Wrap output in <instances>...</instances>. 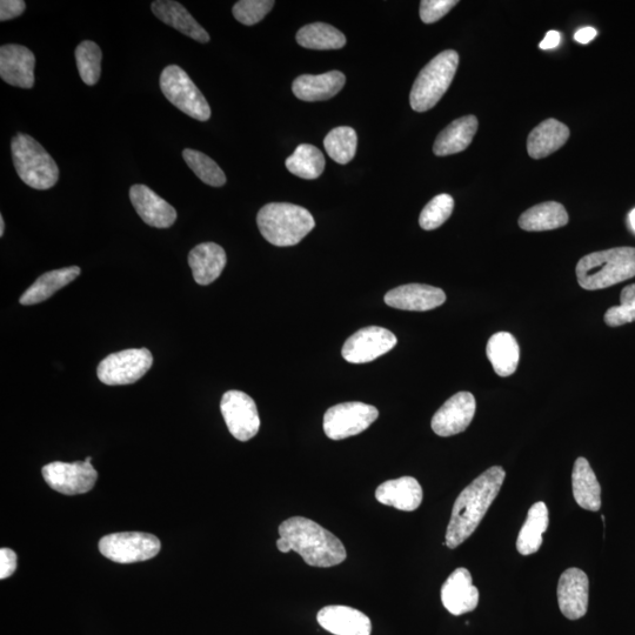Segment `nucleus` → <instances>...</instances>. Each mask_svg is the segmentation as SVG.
<instances>
[{
	"label": "nucleus",
	"mask_w": 635,
	"mask_h": 635,
	"mask_svg": "<svg viewBox=\"0 0 635 635\" xmlns=\"http://www.w3.org/2000/svg\"><path fill=\"white\" fill-rule=\"evenodd\" d=\"M257 224L267 242L279 247L299 244L316 226L304 207L287 203L265 205L258 213Z\"/></svg>",
	"instance_id": "4"
},
{
	"label": "nucleus",
	"mask_w": 635,
	"mask_h": 635,
	"mask_svg": "<svg viewBox=\"0 0 635 635\" xmlns=\"http://www.w3.org/2000/svg\"><path fill=\"white\" fill-rule=\"evenodd\" d=\"M397 345V337L383 327L369 326L352 334L343 346V358L351 364H366L384 356Z\"/></svg>",
	"instance_id": "13"
},
{
	"label": "nucleus",
	"mask_w": 635,
	"mask_h": 635,
	"mask_svg": "<svg viewBox=\"0 0 635 635\" xmlns=\"http://www.w3.org/2000/svg\"><path fill=\"white\" fill-rule=\"evenodd\" d=\"M446 302V294L438 287L424 284H409L391 290L385 303L393 309L404 311H430Z\"/></svg>",
	"instance_id": "19"
},
{
	"label": "nucleus",
	"mask_w": 635,
	"mask_h": 635,
	"mask_svg": "<svg viewBox=\"0 0 635 635\" xmlns=\"http://www.w3.org/2000/svg\"><path fill=\"white\" fill-rule=\"evenodd\" d=\"M635 322V284L626 286L620 294V305L605 313V323L617 327Z\"/></svg>",
	"instance_id": "38"
},
{
	"label": "nucleus",
	"mask_w": 635,
	"mask_h": 635,
	"mask_svg": "<svg viewBox=\"0 0 635 635\" xmlns=\"http://www.w3.org/2000/svg\"><path fill=\"white\" fill-rule=\"evenodd\" d=\"M297 42L310 50H339L346 45V37L343 32L329 24L313 23L298 31Z\"/></svg>",
	"instance_id": "32"
},
{
	"label": "nucleus",
	"mask_w": 635,
	"mask_h": 635,
	"mask_svg": "<svg viewBox=\"0 0 635 635\" xmlns=\"http://www.w3.org/2000/svg\"><path fill=\"white\" fill-rule=\"evenodd\" d=\"M379 417L377 407L352 401L338 404L327 410L324 416V432L332 440H343L357 436Z\"/></svg>",
	"instance_id": "10"
},
{
	"label": "nucleus",
	"mask_w": 635,
	"mask_h": 635,
	"mask_svg": "<svg viewBox=\"0 0 635 635\" xmlns=\"http://www.w3.org/2000/svg\"><path fill=\"white\" fill-rule=\"evenodd\" d=\"M486 353L499 377H510L517 371L520 350L516 338L511 333L493 334L487 343Z\"/></svg>",
	"instance_id": "29"
},
{
	"label": "nucleus",
	"mask_w": 635,
	"mask_h": 635,
	"mask_svg": "<svg viewBox=\"0 0 635 635\" xmlns=\"http://www.w3.org/2000/svg\"><path fill=\"white\" fill-rule=\"evenodd\" d=\"M505 477L503 467L493 466L480 474L459 494L446 532L445 545L451 550L463 544L477 530L493 501L498 497Z\"/></svg>",
	"instance_id": "1"
},
{
	"label": "nucleus",
	"mask_w": 635,
	"mask_h": 635,
	"mask_svg": "<svg viewBox=\"0 0 635 635\" xmlns=\"http://www.w3.org/2000/svg\"><path fill=\"white\" fill-rule=\"evenodd\" d=\"M273 0H240L233 6V16L247 26H252L263 20L273 9Z\"/></svg>",
	"instance_id": "39"
},
{
	"label": "nucleus",
	"mask_w": 635,
	"mask_h": 635,
	"mask_svg": "<svg viewBox=\"0 0 635 635\" xmlns=\"http://www.w3.org/2000/svg\"><path fill=\"white\" fill-rule=\"evenodd\" d=\"M5 232V222L3 216H0V237L4 236Z\"/></svg>",
	"instance_id": "45"
},
{
	"label": "nucleus",
	"mask_w": 635,
	"mask_h": 635,
	"mask_svg": "<svg viewBox=\"0 0 635 635\" xmlns=\"http://www.w3.org/2000/svg\"><path fill=\"white\" fill-rule=\"evenodd\" d=\"M130 199L143 222L157 229H169L177 220V211L149 186L137 184L130 189Z\"/></svg>",
	"instance_id": "17"
},
{
	"label": "nucleus",
	"mask_w": 635,
	"mask_h": 635,
	"mask_svg": "<svg viewBox=\"0 0 635 635\" xmlns=\"http://www.w3.org/2000/svg\"><path fill=\"white\" fill-rule=\"evenodd\" d=\"M456 5L457 0H423L420 3V18L425 24L436 23Z\"/></svg>",
	"instance_id": "40"
},
{
	"label": "nucleus",
	"mask_w": 635,
	"mask_h": 635,
	"mask_svg": "<svg viewBox=\"0 0 635 635\" xmlns=\"http://www.w3.org/2000/svg\"><path fill=\"white\" fill-rule=\"evenodd\" d=\"M568 138H570V129L565 124L554 118L547 119L533 129L528 136V155L533 159L546 158L561 149Z\"/></svg>",
	"instance_id": "25"
},
{
	"label": "nucleus",
	"mask_w": 635,
	"mask_h": 635,
	"mask_svg": "<svg viewBox=\"0 0 635 635\" xmlns=\"http://www.w3.org/2000/svg\"><path fill=\"white\" fill-rule=\"evenodd\" d=\"M476 398L470 392H459L440 407L432 418V430L440 437L464 432L476 414Z\"/></svg>",
	"instance_id": "14"
},
{
	"label": "nucleus",
	"mask_w": 635,
	"mask_h": 635,
	"mask_svg": "<svg viewBox=\"0 0 635 635\" xmlns=\"http://www.w3.org/2000/svg\"><path fill=\"white\" fill-rule=\"evenodd\" d=\"M12 159L24 184L36 190H49L59 179V169L49 152L36 139L24 133L13 137Z\"/></svg>",
	"instance_id": "5"
},
{
	"label": "nucleus",
	"mask_w": 635,
	"mask_h": 635,
	"mask_svg": "<svg viewBox=\"0 0 635 635\" xmlns=\"http://www.w3.org/2000/svg\"><path fill=\"white\" fill-rule=\"evenodd\" d=\"M459 55L446 50L434 57L420 71L413 84L410 95L411 108L417 112H426L434 108L449 90L458 70Z\"/></svg>",
	"instance_id": "6"
},
{
	"label": "nucleus",
	"mask_w": 635,
	"mask_h": 635,
	"mask_svg": "<svg viewBox=\"0 0 635 635\" xmlns=\"http://www.w3.org/2000/svg\"><path fill=\"white\" fill-rule=\"evenodd\" d=\"M596 37L597 30L590 28V26H588V28L579 30L576 35H574V39H576L577 42L580 44H588L592 42V40Z\"/></svg>",
	"instance_id": "44"
},
{
	"label": "nucleus",
	"mask_w": 635,
	"mask_h": 635,
	"mask_svg": "<svg viewBox=\"0 0 635 635\" xmlns=\"http://www.w3.org/2000/svg\"><path fill=\"white\" fill-rule=\"evenodd\" d=\"M573 496L584 510L597 512L601 507V486L585 458H578L572 473Z\"/></svg>",
	"instance_id": "28"
},
{
	"label": "nucleus",
	"mask_w": 635,
	"mask_h": 635,
	"mask_svg": "<svg viewBox=\"0 0 635 635\" xmlns=\"http://www.w3.org/2000/svg\"><path fill=\"white\" fill-rule=\"evenodd\" d=\"M441 601L453 616L476 610L479 604V590L472 583V576L466 568H457L441 587Z\"/></svg>",
	"instance_id": "18"
},
{
	"label": "nucleus",
	"mask_w": 635,
	"mask_h": 635,
	"mask_svg": "<svg viewBox=\"0 0 635 635\" xmlns=\"http://www.w3.org/2000/svg\"><path fill=\"white\" fill-rule=\"evenodd\" d=\"M478 125V119L474 116H465L454 120L439 133L433 145L434 155L446 157L465 151L476 136Z\"/></svg>",
	"instance_id": "26"
},
{
	"label": "nucleus",
	"mask_w": 635,
	"mask_h": 635,
	"mask_svg": "<svg viewBox=\"0 0 635 635\" xmlns=\"http://www.w3.org/2000/svg\"><path fill=\"white\" fill-rule=\"evenodd\" d=\"M568 223L565 207L557 202L541 203L531 207L519 218V226L528 232L560 229Z\"/></svg>",
	"instance_id": "30"
},
{
	"label": "nucleus",
	"mask_w": 635,
	"mask_h": 635,
	"mask_svg": "<svg viewBox=\"0 0 635 635\" xmlns=\"http://www.w3.org/2000/svg\"><path fill=\"white\" fill-rule=\"evenodd\" d=\"M561 40L560 33L557 31L547 32V35L543 42L540 43L539 48L541 50H551L557 48Z\"/></svg>",
	"instance_id": "43"
},
{
	"label": "nucleus",
	"mask_w": 635,
	"mask_h": 635,
	"mask_svg": "<svg viewBox=\"0 0 635 635\" xmlns=\"http://www.w3.org/2000/svg\"><path fill=\"white\" fill-rule=\"evenodd\" d=\"M227 262L222 246L216 243H203L189 254V264L193 278L199 285H210L223 273Z\"/></svg>",
	"instance_id": "23"
},
{
	"label": "nucleus",
	"mask_w": 635,
	"mask_h": 635,
	"mask_svg": "<svg viewBox=\"0 0 635 635\" xmlns=\"http://www.w3.org/2000/svg\"><path fill=\"white\" fill-rule=\"evenodd\" d=\"M160 89L169 102L199 122L211 118V108L203 93L178 65H169L160 76Z\"/></svg>",
	"instance_id": "7"
},
{
	"label": "nucleus",
	"mask_w": 635,
	"mask_h": 635,
	"mask_svg": "<svg viewBox=\"0 0 635 635\" xmlns=\"http://www.w3.org/2000/svg\"><path fill=\"white\" fill-rule=\"evenodd\" d=\"M183 158L190 169L195 172L196 176L206 185L213 187L225 185V173L220 169L215 160L209 156L196 150L186 149L183 152Z\"/></svg>",
	"instance_id": "36"
},
{
	"label": "nucleus",
	"mask_w": 635,
	"mask_h": 635,
	"mask_svg": "<svg viewBox=\"0 0 635 635\" xmlns=\"http://www.w3.org/2000/svg\"><path fill=\"white\" fill-rule=\"evenodd\" d=\"M75 55L80 78L86 85H96L102 75V50L95 42L84 40L77 46Z\"/></svg>",
	"instance_id": "35"
},
{
	"label": "nucleus",
	"mask_w": 635,
	"mask_h": 635,
	"mask_svg": "<svg viewBox=\"0 0 635 635\" xmlns=\"http://www.w3.org/2000/svg\"><path fill=\"white\" fill-rule=\"evenodd\" d=\"M346 83L344 73L331 71L323 75H303L294 80V96L304 102H323L338 95Z\"/></svg>",
	"instance_id": "21"
},
{
	"label": "nucleus",
	"mask_w": 635,
	"mask_h": 635,
	"mask_svg": "<svg viewBox=\"0 0 635 635\" xmlns=\"http://www.w3.org/2000/svg\"><path fill=\"white\" fill-rule=\"evenodd\" d=\"M220 410L230 433L239 441H247L257 436L260 418L256 403L242 391L226 392L220 403Z\"/></svg>",
	"instance_id": "12"
},
{
	"label": "nucleus",
	"mask_w": 635,
	"mask_h": 635,
	"mask_svg": "<svg viewBox=\"0 0 635 635\" xmlns=\"http://www.w3.org/2000/svg\"><path fill=\"white\" fill-rule=\"evenodd\" d=\"M26 9L23 0H2L0 2V20L6 22L19 17Z\"/></svg>",
	"instance_id": "42"
},
{
	"label": "nucleus",
	"mask_w": 635,
	"mask_h": 635,
	"mask_svg": "<svg viewBox=\"0 0 635 635\" xmlns=\"http://www.w3.org/2000/svg\"><path fill=\"white\" fill-rule=\"evenodd\" d=\"M317 620L324 630L334 635H371L372 632L370 618L352 607H324Z\"/></svg>",
	"instance_id": "20"
},
{
	"label": "nucleus",
	"mask_w": 635,
	"mask_h": 635,
	"mask_svg": "<svg viewBox=\"0 0 635 635\" xmlns=\"http://www.w3.org/2000/svg\"><path fill=\"white\" fill-rule=\"evenodd\" d=\"M152 12L166 25L175 28L183 35L197 40L199 43H209V33L204 30L184 5L173 0H157L152 3Z\"/></svg>",
	"instance_id": "24"
},
{
	"label": "nucleus",
	"mask_w": 635,
	"mask_h": 635,
	"mask_svg": "<svg viewBox=\"0 0 635 635\" xmlns=\"http://www.w3.org/2000/svg\"><path fill=\"white\" fill-rule=\"evenodd\" d=\"M578 283L587 291L604 290L635 277L634 247L593 252L577 265Z\"/></svg>",
	"instance_id": "3"
},
{
	"label": "nucleus",
	"mask_w": 635,
	"mask_h": 635,
	"mask_svg": "<svg viewBox=\"0 0 635 635\" xmlns=\"http://www.w3.org/2000/svg\"><path fill=\"white\" fill-rule=\"evenodd\" d=\"M17 568V554L10 548L3 547L0 550V579L4 580L12 576Z\"/></svg>",
	"instance_id": "41"
},
{
	"label": "nucleus",
	"mask_w": 635,
	"mask_h": 635,
	"mask_svg": "<svg viewBox=\"0 0 635 635\" xmlns=\"http://www.w3.org/2000/svg\"><path fill=\"white\" fill-rule=\"evenodd\" d=\"M80 273H82V270L78 266L46 272L26 290L23 296L20 297L19 302L24 306L43 303L57 291L62 290L63 287L75 282Z\"/></svg>",
	"instance_id": "27"
},
{
	"label": "nucleus",
	"mask_w": 635,
	"mask_h": 635,
	"mask_svg": "<svg viewBox=\"0 0 635 635\" xmlns=\"http://www.w3.org/2000/svg\"><path fill=\"white\" fill-rule=\"evenodd\" d=\"M42 473L46 484L52 490L66 496L90 492L98 479L95 467L88 461H76V463L55 461L44 466Z\"/></svg>",
	"instance_id": "11"
},
{
	"label": "nucleus",
	"mask_w": 635,
	"mask_h": 635,
	"mask_svg": "<svg viewBox=\"0 0 635 635\" xmlns=\"http://www.w3.org/2000/svg\"><path fill=\"white\" fill-rule=\"evenodd\" d=\"M160 547L162 544L156 536L142 532L113 533L99 541L100 553L118 564L140 563L155 558Z\"/></svg>",
	"instance_id": "8"
},
{
	"label": "nucleus",
	"mask_w": 635,
	"mask_h": 635,
	"mask_svg": "<svg viewBox=\"0 0 635 635\" xmlns=\"http://www.w3.org/2000/svg\"><path fill=\"white\" fill-rule=\"evenodd\" d=\"M36 57L23 45L8 44L0 48V77L16 88L31 89L35 85Z\"/></svg>",
	"instance_id": "15"
},
{
	"label": "nucleus",
	"mask_w": 635,
	"mask_h": 635,
	"mask_svg": "<svg viewBox=\"0 0 635 635\" xmlns=\"http://www.w3.org/2000/svg\"><path fill=\"white\" fill-rule=\"evenodd\" d=\"M590 581L579 568H568L559 579L558 603L561 613L567 619L583 618L588 608Z\"/></svg>",
	"instance_id": "16"
},
{
	"label": "nucleus",
	"mask_w": 635,
	"mask_h": 635,
	"mask_svg": "<svg viewBox=\"0 0 635 635\" xmlns=\"http://www.w3.org/2000/svg\"><path fill=\"white\" fill-rule=\"evenodd\" d=\"M548 521V510L543 501L530 508L517 540V550L521 556H531L539 551L543 545V534L547 531Z\"/></svg>",
	"instance_id": "31"
},
{
	"label": "nucleus",
	"mask_w": 635,
	"mask_h": 635,
	"mask_svg": "<svg viewBox=\"0 0 635 635\" xmlns=\"http://www.w3.org/2000/svg\"><path fill=\"white\" fill-rule=\"evenodd\" d=\"M423 497V489L418 480L412 477L386 481L376 491V498L380 504L405 512L416 511L423 503Z\"/></svg>",
	"instance_id": "22"
},
{
	"label": "nucleus",
	"mask_w": 635,
	"mask_h": 635,
	"mask_svg": "<svg viewBox=\"0 0 635 635\" xmlns=\"http://www.w3.org/2000/svg\"><path fill=\"white\" fill-rule=\"evenodd\" d=\"M277 547L280 552H297L307 565L333 567L343 563L345 546L333 533L313 520L293 517L279 526Z\"/></svg>",
	"instance_id": "2"
},
{
	"label": "nucleus",
	"mask_w": 635,
	"mask_h": 635,
	"mask_svg": "<svg viewBox=\"0 0 635 635\" xmlns=\"http://www.w3.org/2000/svg\"><path fill=\"white\" fill-rule=\"evenodd\" d=\"M357 132L349 126L336 127L325 137L324 146L334 162L345 165L356 156Z\"/></svg>",
	"instance_id": "34"
},
{
	"label": "nucleus",
	"mask_w": 635,
	"mask_h": 635,
	"mask_svg": "<svg viewBox=\"0 0 635 635\" xmlns=\"http://www.w3.org/2000/svg\"><path fill=\"white\" fill-rule=\"evenodd\" d=\"M286 169L299 178L317 179L325 170V158L316 146L302 144L286 159Z\"/></svg>",
	"instance_id": "33"
},
{
	"label": "nucleus",
	"mask_w": 635,
	"mask_h": 635,
	"mask_svg": "<svg viewBox=\"0 0 635 635\" xmlns=\"http://www.w3.org/2000/svg\"><path fill=\"white\" fill-rule=\"evenodd\" d=\"M152 353L147 349H130L110 354L97 369V376L109 386L135 384L150 371Z\"/></svg>",
	"instance_id": "9"
},
{
	"label": "nucleus",
	"mask_w": 635,
	"mask_h": 635,
	"mask_svg": "<svg viewBox=\"0 0 635 635\" xmlns=\"http://www.w3.org/2000/svg\"><path fill=\"white\" fill-rule=\"evenodd\" d=\"M454 200L450 195H439L434 197L429 204L424 207L419 217L421 229L433 231L443 225L452 215Z\"/></svg>",
	"instance_id": "37"
},
{
	"label": "nucleus",
	"mask_w": 635,
	"mask_h": 635,
	"mask_svg": "<svg viewBox=\"0 0 635 635\" xmlns=\"http://www.w3.org/2000/svg\"><path fill=\"white\" fill-rule=\"evenodd\" d=\"M630 224L633 231L635 232V209L630 213Z\"/></svg>",
	"instance_id": "46"
}]
</instances>
